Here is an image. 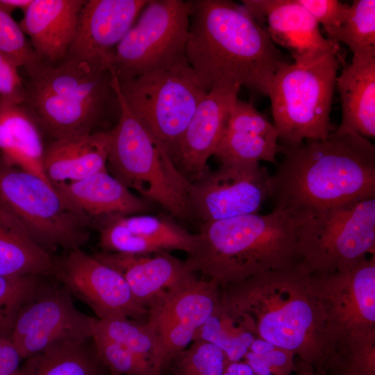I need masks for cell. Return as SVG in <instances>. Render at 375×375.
<instances>
[{
  "instance_id": "obj_3",
  "label": "cell",
  "mask_w": 375,
  "mask_h": 375,
  "mask_svg": "<svg viewBox=\"0 0 375 375\" xmlns=\"http://www.w3.org/2000/svg\"><path fill=\"white\" fill-rule=\"evenodd\" d=\"M219 305L255 338L322 369L328 347L323 315L310 273L298 263L221 288Z\"/></svg>"
},
{
  "instance_id": "obj_19",
  "label": "cell",
  "mask_w": 375,
  "mask_h": 375,
  "mask_svg": "<svg viewBox=\"0 0 375 375\" xmlns=\"http://www.w3.org/2000/svg\"><path fill=\"white\" fill-rule=\"evenodd\" d=\"M240 89H212L197 106L172 158L188 181L199 178L209 169L208 160L214 155L220 142Z\"/></svg>"
},
{
  "instance_id": "obj_35",
  "label": "cell",
  "mask_w": 375,
  "mask_h": 375,
  "mask_svg": "<svg viewBox=\"0 0 375 375\" xmlns=\"http://www.w3.org/2000/svg\"><path fill=\"white\" fill-rule=\"evenodd\" d=\"M227 360L217 347L193 341L171 362L172 375H223Z\"/></svg>"
},
{
  "instance_id": "obj_7",
  "label": "cell",
  "mask_w": 375,
  "mask_h": 375,
  "mask_svg": "<svg viewBox=\"0 0 375 375\" xmlns=\"http://www.w3.org/2000/svg\"><path fill=\"white\" fill-rule=\"evenodd\" d=\"M0 208L49 253L58 248L81 249L88 240V217L50 183L1 159Z\"/></svg>"
},
{
  "instance_id": "obj_4",
  "label": "cell",
  "mask_w": 375,
  "mask_h": 375,
  "mask_svg": "<svg viewBox=\"0 0 375 375\" xmlns=\"http://www.w3.org/2000/svg\"><path fill=\"white\" fill-rule=\"evenodd\" d=\"M300 221L285 212L240 216L202 223L197 242L185 261L220 288L254 275L297 263Z\"/></svg>"
},
{
  "instance_id": "obj_13",
  "label": "cell",
  "mask_w": 375,
  "mask_h": 375,
  "mask_svg": "<svg viewBox=\"0 0 375 375\" xmlns=\"http://www.w3.org/2000/svg\"><path fill=\"white\" fill-rule=\"evenodd\" d=\"M310 280L323 315L328 349L338 340L375 333L374 255L341 270L310 274Z\"/></svg>"
},
{
  "instance_id": "obj_15",
  "label": "cell",
  "mask_w": 375,
  "mask_h": 375,
  "mask_svg": "<svg viewBox=\"0 0 375 375\" xmlns=\"http://www.w3.org/2000/svg\"><path fill=\"white\" fill-rule=\"evenodd\" d=\"M54 262L53 278L87 304L98 319L120 316L146 320L147 309L135 299L122 276L93 255L77 249Z\"/></svg>"
},
{
  "instance_id": "obj_22",
  "label": "cell",
  "mask_w": 375,
  "mask_h": 375,
  "mask_svg": "<svg viewBox=\"0 0 375 375\" xmlns=\"http://www.w3.org/2000/svg\"><path fill=\"white\" fill-rule=\"evenodd\" d=\"M93 256L119 272L134 297L147 309L167 291L191 276L185 263L169 252L125 254L100 251Z\"/></svg>"
},
{
  "instance_id": "obj_23",
  "label": "cell",
  "mask_w": 375,
  "mask_h": 375,
  "mask_svg": "<svg viewBox=\"0 0 375 375\" xmlns=\"http://www.w3.org/2000/svg\"><path fill=\"white\" fill-rule=\"evenodd\" d=\"M109 146V131L53 140L44 150V174L53 185L92 176L107 168Z\"/></svg>"
},
{
  "instance_id": "obj_6",
  "label": "cell",
  "mask_w": 375,
  "mask_h": 375,
  "mask_svg": "<svg viewBox=\"0 0 375 375\" xmlns=\"http://www.w3.org/2000/svg\"><path fill=\"white\" fill-rule=\"evenodd\" d=\"M341 60L328 53L277 70L268 97L281 144L324 140L335 130L330 112Z\"/></svg>"
},
{
  "instance_id": "obj_20",
  "label": "cell",
  "mask_w": 375,
  "mask_h": 375,
  "mask_svg": "<svg viewBox=\"0 0 375 375\" xmlns=\"http://www.w3.org/2000/svg\"><path fill=\"white\" fill-rule=\"evenodd\" d=\"M279 134L274 124L253 106L238 99L228 115L214 156L220 163L276 164Z\"/></svg>"
},
{
  "instance_id": "obj_10",
  "label": "cell",
  "mask_w": 375,
  "mask_h": 375,
  "mask_svg": "<svg viewBox=\"0 0 375 375\" xmlns=\"http://www.w3.org/2000/svg\"><path fill=\"white\" fill-rule=\"evenodd\" d=\"M189 1L149 0L117 44L111 71L119 81L163 67L185 56Z\"/></svg>"
},
{
  "instance_id": "obj_28",
  "label": "cell",
  "mask_w": 375,
  "mask_h": 375,
  "mask_svg": "<svg viewBox=\"0 0 375 375\" xmlns=\"http://www.w3.org/2000/svg\"><path fill=\"white\" fill-rule=\"evenodd\" d=\"M26 103L38 118L43 131H47L53 140L92 132L107 106L31 88L26 90Z\"/></svg>"
},
{
  "instance_id": "obj_26",
  "label": "cell",
  "mask_w": 375,
  "mask_h": 375,
  "mask_svg": "<svg viewBox=\"0 0 375 375\" xmlns=\"http://www.w3.org/2000/svg\"><path fill=\"white\" fill-rule=\"evenodd\" d=\"M342 106L338 129L375 137V56H353L337 77Z\"/></svg>"
},
{
  "instance_id": "obj_18",
  "label": "cell",
  "mask_w": 375,
  "mask_h": 375,
  "mask_svg": "<svg viewBox=\"0 0 375 375\" xmlns=\"http://www.w3.org/2000/svg\"><path fill=\"white\" fill-rule=\"evenodd\" d=\"M99 244L104 251L145 255L194 251L197 234L174 222L151 215H111L100 219Z\"/></svg>"
},
{
  "instance_id": "obj_24",
  "label": "cell",
  "mask_w": 375,
  "mask_h": 375,
  "mask_svg": "<svg viewBox=\"0 0 375 375\" xmlns=\"http://www.w3.org/2000/svg\"><path fill=\"white\" fill-rule=\"evenodd\" d=\"M107 169L81 180L53 186L70 204L88 217L133 215L147 211V202L131 192Z\"/></svg>"
},
{
  "instance_id": "obj_38",
  "label": "cell",
  "mask_w": 375,
  "mask_h": 375,
  "mask_svg": "<svg viewBox=\"0 0 375 375\" xmlns=\"http://www.w3.org/2000/svg\"><path fill=\"white\" fill-rule=\"evenodd\" d=\"M98 354L113 375H155L151 362L126 347L94 335Z\"/></svg>"
},
{
  "instance_id": "obj_42",
  "label": "cell",
  "mask_w": 375,
  "mask_h": 375,
  "mask_svg": "<svg viewBox=\"0 0 375 375\" xmlns=\"http://www.w3.org/2000/svg\"><path fill=\"white\" fill-rule=\"evenodd\" d=\"M22 359L12 342L0 336V375H22Z\"/></svg>"
},
{
  "instance_id": "obj_43",
  "label": "cell",
  "mask_w": 375,
  "mask_h": 375,
  "mask_svg": "<svg viewBox=\"0 0 375 375\" xmlns=\"http://www.w3.org/2000/svg\"><path fill=\"white\" fill-rule=\"evenodd\" d=\"M223 375H256L252 369L245 362L227 361Z\"/></svg>"
},
{
  "instance_id": "obj_44",
  "label": "cell",
  "mask_w": 375,
  "mask_h": 375,
  "mask_svg": "<svg viewBox=\"0 0 375 375\" xmlns=\"http://www.w3.org/2000/svg\"><path fill=\"white\" fill-rule=\"evenodd\" d=\"M31 2L32 0H0V6L11 15L17 9H20L24 12Z\"/></svg>"
},
{
  "instance_id": "obj_39",
  "label": "cell",
  "mask_w": 375,
  "mask_h": 375,
  "mask_svg": "<svg viewBox=\"0 0 375 375\" xmlns=\"http://www.w3.org/2000/svg\"><path fill=\"white\" fill-rule=\"evenodd\" d=\"M297 1L310 13L318 24L322 25L328 39L338 43V34L349 4L337 0Z\"/></svg>"
},
{
  "instance_id": "obj_9",
  "label": "cell",
  "mask_w": 375,
  "mask_h": 375,
  "mask_svg": "<svg viewBox=\"0 0 375 375\" xmlns=\"http://www.w3.org/2000/svg\"><path fill=\"white\" fill-rule=\"evenodd\" d=\"M375 253V197L347 202L300 222L297 263L307 272L351 267Z\"/></svg>"
},
{
  "instance_id": "obj_45",
  "label": "cell",
  "mask_w": 375,
  "mask_h": 375,
  "mask_svg": "<svg viewBox=\"0 0 375 375\" xmlns=\"http://www.w3.org/2000/svg\"><path fill=\"white\" fill-rule=\"evenodd\" d=\"M292 375H328V374L318 371L312 367L302 362L296 363L295 369Z\"/></svg>"
},
{
  "instance_id": "obj_27",
  "label": "cell",
  "mask_w": 375,
  "mask_h": 375,
  "mask_svg": "<svg viewBox=\"0 0 375 375\" xmlns=\"http://www.w3.org/2000/svg\"><path fill=\"white\" fill-rule=\"evenodd\" d=\"M31 85L33 90L91 103L108 105L115 95L110 72L67 58L58 65H43Z\"/></svg>"
},
{
  "instance_id": "obj_16",
  "label": "cell",
  "mask_w": 375,
  "mask_h": 375,
  "mask_svg": "<svg viewBox=\"0 0 375 375\" xmlns=\"http://www.w3.org/2000/svg\"><path fill=\"white\" fill-rule=\"evenodd\" d=\"M149 0H88L65 58L110 72L115 51Z\"/></svg>"
},
{
  "instance_id": "obj_1",
  "label": "cell",
  "mask_w": 375,
  "mask_h": 375,
  "mask_svg": "<svg viewBox=\"0 0 375 375\" xmlns=\"http://www.w3.org/2000/svg\"><path fill=\"white\" fill-rule=\"evenodd\" d=\"M271 176L274 210L299 220L353 200L375 197V147L364 137L336 129L325 139L292 146Z\"/></svg>"
},
{
  "instance_id": "obj_31",
  "label": "cell",
  "mask_w": 375,
  "mask_h": 375,
  "mask_svg": "<svg viewBox=\"0 0 375 375\" xmlns=\"http://www.w3.org/2000/svg\"><path fill=\"white\" fill-rule=\"evenodd\" d=\"M318 371L328 375H375V333L334 342Z\"/></svg>"
},
{
  "instance_id": "obj_30",
  "label": "cell",
  "mask_w": 375,
  "mask_h": 375,
  "mask_svg": "<svg viewBox=\"0 0 375 375\" xmlns=\"http://www.w3.org/2000/svg\"><path fill=\"white\" fill-rule=\"evenodd\" d=\"M22 375H112L100 358L93 338L66 340L26 359Z\"/></svg>"
},
{
  "instance_id": "obj_14",
  "label": "cell",
  "mask_w": 375,
  "mask_h": 375,
  "mask_svg": "<svg viewBox=\"0 0 375 375\" xmlns=\"http://www.w3.org/2000/svg\"><path fill=\"white\" fill-rule=\"evenodd\" d=\"M271 176L260 163H221L188 182L187 197L192 215L203 223L258 213L269 198Z\"/></svg>"
},
{
  "instance_id": "obj_36",
  "label": "cell",
  "mask_w": 375,
  "mask_h": 375,
  "mask_svg": "<svg viewBox=\"0 0 375 375\" xmlns=\"http://www.w3.org/2000/svg\"><path fill=\"white\" fill-rule=\"evenodd\" d=\"M44 276H0V336L10 338L16 317Z\"/></svg>"
},
{
  "instance_id": "obj_25",
  "label": "cell",
  "mask_w": 375,
  "mask_h": 375,
  "mask_svg": "<svg viewBox=\"0 0 375 375\" xmlns=\"http://www.w3.org/2000/svg\"><path fill=\"white\" fill-rule=\"evenodd\" d=\"M42 131L28 106L0 102L1 159L49 182L43 170L45 148Z\"/></svg>"
},
{
  "instance_id": "obj_8",
  "label": "cell",
  "mask_w": 375,
  "mask_h": 375,
  "mask_svg": "<svg viewBox=\"0 0 375 375\" xmlns=\"http://www.w3.org/2000/svg\"><path fill=\"white\" fill-rule=\"evenodd\" d=\"M128 108L172 160L197 106L208 91L186 57L119 81Z\"/></svg>"
},
{
  "instance_id": "obj_21",
  "label": "cell",
  "mask_w": 375,
  "mask_h": 375,
  "mask_svg": "<svg viewBox=\"0 0 375 375\" xmlns=\"http://www.w3.org/2000/svg\"><path fill=\"white\" fill-rule=\"evenodd\" d=\"M85 0H32L19 25L43 65H55L67 54Z\"/></svg>"
},
{
  "instance_id": "obj_40",
  "label": "cell",
  "mask_w": 375,
  "mask_h": 375,
  "mask_svg": "<svg viewBox=\"0 0 375 375\" xmlns=\"http://www.w3.org/2000/svg\"><path fill=\"white\" fill-rule=\"evenodd\" d=\"M294 355L274 346L262 354L249 351L244 358L256 375H292L295 369Z\"/></svg>"
},
{
  "instance_id": "obj_33",
  "label": "cell",
  "mask_w": 375,
  "mask_h": 375,
  "mask_svg": "<svg viewBox=\"0 0 375 375\" xmlns=\"http://www.w3.org/2000/svg\"><path fill=\"white\" fill-rule=\"evenodd\" d=\"M338 42L344 43L353 56H375L374 0H354L349 4Z\"/></svg>"
},
{
  "instance_id": "obj_5",
  "label": "cell",
  "mask_w": 375,
  "mask_h": 375,
  "mask_svg": "<svg viewBox=\"0 0 375 375\" xmlns=\"http://www.w3.org/2000/svg\"><path fill=\"white\" fill-rule=\"evenodd\" d=\"M111 84L119 108L117 123L109 131L107 163L112 176L174 217L186 219L192 216L186 192L189 181L130 110L113 72Z\"/></svg>"
},
{
  "instance_id": "obj_32",
  "label": "cell",
  "mask_w": 375,
  "mask_h": 375,
  "mask_svg": "<svg viewBox=\"0 0 375 375\" xmlns=\"http://www.w3.org/2000/svg\"><path fill=\"white\" fill-rule=\"evenodd\" d=\"M254 338L219 305L197 330L193 341L212 343L223 351L228 362H238L244 358Z\"/></svg>"
},
{
  "instance_id": "obj_17",
  "label": "cell",
  "mask_w": 375,
  "mask_h": 375,
  "mask_svg": "<svg viewBox=\"0 0 375 375\" xmlns=\"http://www.w3.org/2000/svg\"><path fill=\"white\" fill-rule=\"evenodd\" d=\"M242 2L260 24L266 23L272 42L286 48L295 62L309 61L328 53L340 56L339 44L322 36L317 22L297 0Z\"/></svg>"
},
{
  "instance_id": "obj_29",
  "label": "cell",
  "mask_w": 375,
  "mask_h": 375,
  "mask_svg": "<svg viewBox=\"0 0 375 375\" xmlns=\"http://www.w3.org/2000/svg\"><path fill=\"white\" fill-rule=\"evenodd\" d=\"M56 270L54 259L51 255L0 208V276L53 278Z\"/></svg>"
},
{
  "instance_id": "obj_37",
  "label": "cell",
  "mask_w": 375,
  "mask_h": 375,
  "mask_svg": "<svg viewBox=\"0 0 375 375\" xmlns=\"http://www.w3.org/2000/svg\"><path fill=\"white\" fill-rule=\"evenodd\" d=\"M0 52L17 61L21 67L26 69L31 78L38 74L43 65L19 24L1 6Z\"/></svg>"
},
{
  "instance_id": "obj_41",
  "label": "cell",
  "mask_w": 375,
  "mask_h": 375,
  "mask_svg": "<svg viewBox=\"0 0 375 375\" xmlns=\"http://www.w3.org/2000/svg\"><path fill=\"white\" fill-rule=\"evenodd\" d=\"M15 59L0 52V102L23 104L26 101L24 88Z\"/></svg>"
},
{
  "instance_id": "obj_2",
  "label": "cell",
  "mask_w": 375,
  "mask_h": 375,
  "mask_svg": "<svg viewBox=\"0 0 375 375\" xmlns=\"http://www.w3.org/2000/svg\"><path fill=\"white\" fill-rule=\"evenodd\" d=\"M189 3L185 57L206 91L245 86L268 97L274 74L288 62L265 28L233 1Z\"/></svg>"
},
{
  "instance_id": "obj_11",
  "label": "cell",
  "mask_w": 375,
  "mask_h": 375,
  "mask_svg": "<svg viewBox=\"0 0 375 375\" xmlns=\"http://www.w3.org/2000/svg\"><path fill=\"white\" fill-rule=\"evenodd\" d=\"M221 288L195 274L165 292L147 308L146 322L156 340L155 375H163L174 358L219 305Z\"/></svg>"
},
{
  "instance_id": "obj_12",
  "label": "cell",
  "mask_w": 375,
  "mask_h": 375,
  "mask_svg": "<svg viewBox=\"0 0 375 375\" xmlns=\"http://www.w3.org/2000/svg\"><path fill=\"white\" fill-rule=\"evenodd\" d=\"M42 277L20 308L10 340L23 359L46 351L66 340L93 337L97 318L81 312L73 297L55 278Z\"/></svg>"
},
{
  "instance_id": "obj_34",
  "label": "cell",
  "mask_w": 375,
  "mask_h": 375,
  "mask_svg": "<svg viewBox=\"0 0 375 375\" xmlns=\"http://www.w3.org/2000/svg\"><path fill=\"white\" fill-rule=\"evenodd\" d=\"M94 335L126 347L148 360L153 367L156 340L146 320L120 316L98 319Z\"/></svg>"
}]
</instances>
